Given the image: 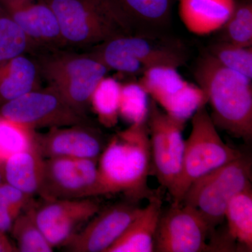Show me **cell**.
<instances>
[{
  "instance_id": "484cf974",
  "label": "cell",
  "mask_w": 252,
  "mask_h": 252,
  "mask_svg": "<svg viewBox=\"0 0 252 252\" xmlns=\"http://www.w3.org/2000/svg\"><path fill=\"white\" fill-rule=\"evenodd\" d=\"M150 97L137 82L122 84L119 117L130 125L147 122Z\"/></svg>"
},
{
  "instance_id": "4fadbf2b",
  "label": "cell",
  "mask_w": 252,
  "mask_h": 252,
  "mask_svg": "<svg viewBox=\"0 0 252 252\" xmlns=\"http://www.w3.org/2000/svg\"><path fill=\"white\" fill-rule=\"evenodd\" d=\"M99 203L91 198L44 200L34 207L38 226L54 248L65 245L79 226L99 212Z\"/></svg>"
},
{
  "instance_id": "ba28073f",
  "label": "cell",
  "mask_w": 252,
  "mask_h": 252,
  "mask_svg": "<svg viewBox=\"0 0 252 252\" xmlns=\"http://www.w3.org/2000/svg\"><path fill=\"white\" fill-rule=\"evenodd\" d=\"M146 123L150 142L152 172L170 195L182 170L186 123L169 116L151 97Z\"/></svg>"
},
{
  "instance_id": "30bf717a",
  "label": "cell",
  "mask_w": 252,
  "mask_h": 252,
  "mask_svg": "<svg viewBox=\"0 0 252 252\" xmlns=\"http://www.w3.org/2000/svg\"><path fill=\"white\" fill-rule=\"evenodd\" d=\"M98 159L44 158L38 193L44 200H76L97 196Z\"/></svg>"
},
{
  "instance_id": "3957f363",
  "label": "cell",
  "mask_w": 252,
  "mask_h": 252,
  "mask_svg": "<svg viewBox=\"0 0 252 252\" xmlns=\"http://www.w3.org/2000/svg\"><path fill=\"white\" fill-rule=\"evenodd\" d=\"M92 54L109 70L142 76L152 67L185 65L188 49L177 39L160 33L135 32L118 36L96 45Z\"/></svg>"
},
{
  "instance_id": "5bb4252c",
  "label": "cell",
  "mask_w": 252,
  "mask_h": 252,
  "mask_svg": "<svg viewBox=\"0 0 252 252\" xmlns=\"http://www.w3.org/2000/svg\"><path fill=\"white\" fill-rule=\"evenodd\" d=\"M133 203L117 204L98 212L64 245L67 251L107 252L142 210Z\"/></svg>"
},
{
  "instance_id": "7a4b0ae2",
  "label": "cell",
  "mask_w": 252,
  "mask_h": 252,
  "mask_svg": "<svg viewBox=\"0 0 252 252\" xmlns=\"http://www.w3.org/2000/svg\"><path fill=\"white\" fill-rule=\"evenodd\" d=\"M193 77L211 106L210 117L215 126L233 137L250 142L252 80L225 67L207 52L195 63Z\"/></svg>"
},
{
  "instance_id": "4dcf8cb0",
  "label": "cell",
  "mask_w": 252,
  "mask_h": 252,
  "mask_svg": "<svg viewBox=\"0 0 252 252\" xmlns=\"http://www.w3.org/2000/svg\"><path fill=\"white\" fill-rule=\"evenodd\" d=\"M18 217L9 210L0 207V232L6 234V232L11 231Z\"/></svg>"
},
{
  "instance_id": "8fae6325",
  "label": "cell",
  "mask_w": 252,
  "mask_h": 252,
  "mask_svg": "<svg viewBox=\"0 0 252 252\" xmlns=\"http://www.w3.org/2000/svg\"><path fill=\"white\" fill-rule=\"evenodd\" d=\"M138 82L164 112L180 122L186 123L207 104L203 91L186 81L177 68H151L140 76Z\"/></svg>"
},
{
  "instance_id": "6da1fadb",
  "label": "cell",
  "mask_w": 252,
  "mask_h": 252,
  "mask_svg": "<svg viewBox=\"0 0 252 252\" xmlns=\"http://www.w3.org/2000/svg\"><path fill=\"white\" fill-rule=\"evenodd\" d=\"M152 172L147 123L130 125L107 142L97 161V196L123 193L130 201L149 198Z\"/></svg>"
},
{
  "instance_id": "5b68a950",
  "label": "cell",
  "mask_w": 252,
  "mask_h": 252,
  "mask_svg": "<svg viewBox=\"0 0 252 252\" xmlns=\"http://www.w3.org/2000/svg\"><path fill=\"white\" fill-rule=\"evenodd\" d=\"M243 155L221 140L205 106L199 108L191 117V131L185 140L182 170L170 194L173 203H182L195 180Z\"/></svg>"
},
{
  "instance_id": "2e32d148",
  "label": "cell",
  "mask_w": 252,
  "mask_h": 252,
  "mask_svg": "<svg viewBox=\"0 0 252 252\" xmlns=\"http://www.w3.org/2000/svg\"><path fill=\"white\" fill-rule=\"evenodd\" d=\"M0 4L33 42L64 44L56 14L44 0H0Z\"/></svg>"
},
{
  "instance_id": "e0dca14e",
  "label": "cell",
  "mask_w": 252,
  "mask_h": 252,
  "mask_svg": "<svg viewBox=\"0 0 252 252\" xmlns=\"http://www.w3.org/2000/svg\"><path fill=\"white\" fill-rule=\"evenodd\" d=\"M135 32L160 33L171 21L175 0H107Z\"/></svg>"
},
{
  "instance_id": "44dd1931",
  "label": "cell",
  "mask_w": 252,
  "mask_h": 252,
  "mask_svg": "<svg viewBox=\"0 0 252 252\" xmlns=\"http://www.w3.org/2000/svg\"><path fill=\"white\" fill-rule=\"evenodd\" d=\"M39 67L21 55L0 64V103L14 100L39 89Z\"/></svg>"
},
{
  "instance_id": "ffe728a7",
  "label": "cell",
  "mask_w": 252,
  "mask_h": 252,
  "mask_svg": "<svg viewBox=\"0 0 252 252\" xmlns=\"http://www.w3.org/2000/svg\"><path fill=\"white\" fill-rule=\"evenodd\" d=\"M44 163V158L34 144L10 157L0 170L4 182L33 196L40 187Z\"/></svg>"
},
{
  "instance_id": "603a6c76",
  "label": "cell",
  "mask_w": 252,
  "mask_h": 252,
  "mask_svg": "<svg viewBox=\"0 0 252 252\" xmlns=\"http://www.w3.org/2000/svg\"><path fill=\"white\" fill-rule=\"evenodd\" d=\"M218 32L217 40L252 47V0H235L233 12Z\"/></svg>"
},
{
  "instance_id": "d4e9b609",
  "label": "cell",
  "mask_w": 252,
  "mask_h": 252,
  "mask_svg": "<svg viewBox=\"0 0 252 252\" xmlns=\"http://www.w3.org/2000/svg\"><path fill=\"white\" fill-rule=\"evenodd\" d=\"M122 84L112 77H104L99 81L91 99L99 122L106 127H114L119 117Z\"/></svg>"
},
{
  "instance_id": "cb8c5ba5",
  "label": "cell",
  "mask_w": 252,
  "mask_h": 252,
  "mask_svg": "<svg viewBox=\"0 0 252 252\" xmlns=\"http://www.w3.org/2000/svg\"><path fill=\"white\" fill-rule=\"evenodd\" d=\"M32 204L21 212L14 220L11 231L17 243L18 252H51L54 247L49 243L36 223Z\"/></svg>"
},
{
  "instance_id": "9a60e30c",
  "label": "cell",
  "mask_w": 252,
  "mask_h": 252,
  "mask_svg": "<svg viewBox=\"0 0 252 252\" xmlns=\"http://www.w3.org/2000/svg\"><path fill=\"white\" fill-rule=\"evenodd\" d=\"M34 142L44 158L98 159L107 143L101 131L88 123L54 127L45 133L35 131Z\"/></svg>"
},
{
  "instance_id": "f546056e",
  "label": "cell",
  "mask_w": 252,
  "mask_h": 252,
  "mask_svg": "<svg viewBox=\"0 0 252 252\" xmlns=\"http://www.w3.org/2000/svg\"><path fill=\"white\" fill-rule=\"evenodd\" d=\"M32 197L4 181L0 183V207L17 217L34 203Z\"/></svg>"
},
{
  "instance_id": "4316f807",
  "label": "cell",
  "mask_w": 252,
  "mask_h": 252,
  "mask_svg": "<svg viewBox=\"0 0 252 252\" xmlns=\"http://www.w3.org/2000/svg\"><path fill=\"white\" fill-rule=\"evenodd\" d=\"M34 134L35 130L0 116V168L10 157L34 146Z\"/></svg>"
},
{
  "instance_id": "ac0fdd59",
  "label": "cell",
  "mask_w": 252,
  "mask_h": 252,
  "mask_svg": "<svg viewBox=\"0 0 252 252\" xmlns=\"http://www.w3.org/2000/svg\"><path fill=\"white\" fill-rule=\"evenodd\" d=\"M235 0H179V15L187 31L205 36L220 31L234 9Z\"/></svg>"
},
{
  "instance_id": "277c9868",
  "label": "cell",
  "mask_w": 252,
  "mask_h": 252,
  "mask_svg": "<svg viewBox=\"0 0 252 252\" xmlns=\"http://www.w3.org/2000/svg\"><path fill=\"white\" fill-rule=\"evenodd\" d=\"M54 11L64 43L98 45L135 33L107 0H44Z\"/></svg>"
},
{
  "instance_id": "7402d4cb",
  "label": "cell",
  "mask_w": 252,
  "mask_h": 252,
  "mask_svg": "<svg viewBox=\"0 0 252 252\" xmlns=\"http://www.w3.org/2000/svg\"><path fill=\"white\" fill-rule=\"evenodd\" d=\"M224 219L228 222V237L236 242L244 251L252 250V186L235 195L225 210Z\"/></svg>"
},
{
  "instance_id": "52a82bcc",
  "label": "cell",
  "mask_w": 252,
  "mask_h": 252,
  "mask_svg": "<svg viewBox=\"0 0 252 252\" xmlns=\"http://www.w3.org/2000/svg\"><path fill=\"white\" fill-rule=\"evenodd\" d=\"M40 69L49 86L71 107L85 116L93 93L109 71L92 53L55 55L44 60Z\"/></svg>"
},
{
  "instance_id": "1f68e13d",
  "label": "cell",
  "mask_w": 252,
  "mask_h": 252,
  "mask_svg": "<svg viewBox=\"0 0 252 252\" xmlns=\"http://www.w3.org/2000/svg\"><path fill=\"white\" fill-rule=\"evenodd\" d=\"M2 181L4 180H3L2 174H1V170H0V183H1Z\"/></svg>"
},
{
  "instance_id": "f1b7e54d",
  "label": "cell",
  "mask_w": 252,
  "mask_h": 252,
  "mask_svg": "<svg viewBox=\"0 0 252 252\" xmlns=\"http://www.w3.org/2000/svg\"><path fill=\"white\" fill-rule=\"evenodd\" d=\"M207 52L225 67L252 80V47L217 40L209 46Z\"/></svg>"
},
{
  "instance_id": "8992f818",
  "label": "cell",
  "mask_w": 252,
  "mask_h": 252,
  "mask_svg": "<svg viewBox=\"0 0 252 252\" xmlns=\"http://www.w3.org/2000/svg\"><path fill=\"white\" fill-rule=\"evenodd\" d=\"M251 160L243 155L193 182L181 203L197 209L212 231L232 198L251 185Z\"/></svg>"
},
{
  "instance_id": "83f0119b",
  "label": "cell",
  "mask_w": 252,
  "mask_h": 252,
  "mask_svg": "<svg viewBox=\"0 0 252 252\" xmlns=\"http://www.w3.org/2000/svg\"><path fill=\"white\" fill-rule=\"evenodd\" d=\"M32 43L0 4V64L24 54Z\"/></svg>"
},
{
  "instance_id": "9c48e42d",
  "label": "cell",
  "mask_w": 252,
  "mask_h": 252,
  "mask_svg": "<svg viewBox=\"0 0 252 252\" xmlns=\"http://www.w3.org/2000/svg\"><path fill=\"white\" fill-rule=\"evenodd\" d=\"M0 116L32 130L88 123L85 115L71 107L51 86L1 104Z\"/></svg>"
},
{
  "instance_id": "d6986e66",
  "label": "cell",
  "mask_w": 252,
  "mask_h": 252,
  "mask_svg": "<svg viewBox=\"0 0 252 252\" xmlns=\"http://www.w3.org/2000/svg\"><path fill=\"white\" fill-rule=\"evenodd\" d=\"M149 203L107 252H154V238L162 214V199L153 194Z\"/></svg>"
},
{
  "instance_id": "7c38bea8",
  "label": "cell",
  "mask_w": 252,
  "mask_h": 252,
  "mask_svg": "<svg viewBox=\"0 0 252 252\" xmlns=\"http://www.w3.org/2000/svg\"><path fill=\"white\" fill-rule=\"evenodd\" d=\"M210 233L208 223L197 209L172 203L160 215L154 238V252H212L211 245L207 243Z\"/></svg>"
}]
</instances>
